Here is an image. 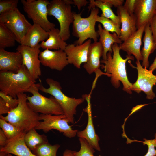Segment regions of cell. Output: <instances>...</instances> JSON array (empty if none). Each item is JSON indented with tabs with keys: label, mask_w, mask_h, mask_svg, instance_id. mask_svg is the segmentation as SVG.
<instances>
[{
	"label": "cell",
	"mask_w": 156,
	"mask_h": 156,
	"mask_svg": "<svg viewBox=\"0 0 156 156\" xmlns=\"http://www.w3.org/2000/svg\"><path fill=\"white\" fill-rule=\"evenodd\" d=\"M113 55L108 52L107 54V59L101 61L104 64H101V67L105 73L110 75V82L113 86L117 88L120 86V81L122 83L123 90L129 94L132 93L131 88L132 85L127 77L126 63L129 60H133V56L127 55L125 59H123L120 53L119 46L114 43L112 46Z\"/></svg>",
	"instance_id": "cell-1"
},
{
	"label": "cell",
	"mask_w": 156,
	"mask_h": 156,
	"mask_svg": "<svg viewBox=\"0 0 156 156\" xmlns=\"http://www.w3.org/2000/svg\"><path fill=\"white\" fill-rule=\"evenodd\" d=\"M27 96L24 93L18 94V104L5 116L0 118L14 126L21 132L25 133L35 127L40 122L39 114L32 110L27 104Z\"/></svg>",
	"instance_id": "cell-2"
},
{
	"label": "cell",
	"mask_w": 156,
	"mask_h": 156,
	"mask_svg": "<svg viewBox=\"0 0 156 156\" xmlns=\"http://www.w3.org/2000/svg\"><path fill=\"white\" fill-rule=\"evenodd\" d=\"M35 82L23 64L16 73L0 71V91L14 98L19 94L27 92Z\"/></svg>",
	"instance_id": "cell-3"
},
{
	"label": "cell",
	"mask_w": 156,
	"mask_h": 156,
	"mask_svg": "<svg viewBox=\"0 0 156 156\" xmlns=\"http://www.w3.org/2000/svg\"><path fill=\"white\" fill-rule=\"evenodd\" d=\"M46 81L49 88H45L40 83L39 90L53 96L62 108L69 123H73L77 107L84 102L85 99L83 97L75 99L66 96L62 92L60 82L51 78H47Z\"/></svg>",
	"instance_id": "cell-4"
},
{
	"label": "cell",
	"mask_w": 156,
	"mask_h": 156,
	"mask_svg": "<svg viewBox=\"0 0 156 156\" xmlns=\"http://www.w3.org/2000/svg\"><path fill=\"white\" fill-rule=\"evenodd\" d=\"M98 8L91 10L90 15L86 18L81 16V12L77 14L73 12L74 21L73 23L72 35L78 38L74 44L75 45L83 44L88 38L92 39L94 42H97L99 35L95 29L96 18L98 15Z\"/></svg>",
	"instance_id": "cell-5"
},
{
	"label": "cell",
	"mask_w": 156,
	"mask_h": 156,
	"mask_svg": "<svg viewBox=\"0 0 156 156\" xmlns=\"http://www.w3.org/2000/svg\"><path fill=\"white\" fill-rule=\"evenodd\" d=\"M71 5L69 0H52L47 6L48 15L54 16L58 21L60 35L65 41L70 38V26L74 21Z\"/></svg>",
	"instance_id": "cell-6"
},
{
	"label": "cell",
	"mask_w": 156,
	"mask_h": 156,
	"mask_svg": "<svg viewBox=\"0 0 156 156\" xmlns=\"http://www.w3.org/2000/svg\"><path fill=\"white\" fill-rule=\"evenodd\" d=\"M39 83L35 84L27 92L32 94L27 96V104L34 111L41 114L58 115L64 114V112L56 99L51 96L49 98L42 95L38 91Z\"/></svg>",
	"instance_id": "cell-7"
},
{
	"label": "cell",
	"mask_w": 156,
	"mask_h": 156,
	"mask_svg": "<svg viewBox=\"0 0 156 156\" xmlns=\"http://www.w3.org/2000/svg\"><path fill=\"white\" fill-rule=\"evenodd\" d=\"M23 9L27 16L33 23L40 25L49 32L55 28V24L49 21L47 18V6L50 2L47 0H21Z\"/></svg>",
	"instance_id": "cell-8"
},
{
	"label": "cell",
	"mask_w": 156,
	"mask_h": 156,
	"mask_svg": "<svg viewBox=\"0 0 156 156\" xmlns=\"http://www.w3.org/2000/svg\"><path fill=\"white\" fill-rule=\"evenodd\" d=\"M0 23L16 35L17 42L22 45L25 36L32 25L18 8L0 15Z\"/></svg>",
	"instance_id": "cell-9"
},
{
	"label": "cell",
	"mask_w": 156,
	"mask_h": 156,
	"mask_svg": "<svg viewBox=\"0 0 156 156\" xmlns=\"http://www.w3.org/2000/svg\"><path fill=\"white\" fill-rule=\"evenodd\" d=\"M40 121L35 127L36 130H42L45 133L52 129H55L63 133L65 136L71 138L75 137L78 132L73 130L68 124L69 122L64 114L53 115L50 114H39Z\"/></svg>",
	"instance_id": "cell-10"
},
{
	"label": "cell",
	"mask_w": 156,
	"mask_h": 156,
	"mask_svg": "<svg viewBox=\"0 0 156 156\" xmlns=\"http://www.w3.org/2000/svg\"><path fill=\"white\" fill-rule=\"evenodd\" d=\"M40 48L39 44L33 47L20 44L16 49L22 55L23 64L26 67L35 82L41 75V62L39 58Z\"/></svg>",
	"instance_id": "cell-11"
},
{
	"label": "cell",
	"mask_w": 156,
	"mask_h": 156,
	"mask_svg": "<svg viewBox=\"0 0 156 156\" xmlns=\"http://www.w3.org/2000/svg\"><path fill=\"white\" fill-rule=\"evenodd\" d=\"M131 66L137 69L138 76L136 81L132 84L131 89L139 93L144 92L146 95V98L149 99H153L155 95L153 91V87L156 83V75L153 73L151 70L143 68L140 64V61L136 60V67Z\"/></svg>",
	"instance_id": "cell-12"
},
{
	"label": "cell",
	"mask_w": 156,
	"mask_h": 156,
	"mask_svg": "<svg viewBox=\"0 0 156 156\" xmlns=\"http://www.w3.org/2000/svg\"><path fill=\"white\" fill-rule=\"evenodd\" d=\"M39 58L41 64L51 69L61 71L69 64L66 53L61 50L45 49L40 51Z\"/></svg>",
	"instance_id": "cell-13"
},
{
	"label": "cell",
	"mask_w": 156,
	"mask_h": 156,
	"mask_svg": "<svg viewBox=\"0 0 156 156\" xmlns=\"http://www.w3.org/2000/svg\"><path fill=\"white\" fill-rule=\"evenodd\" d=\"M103 52V47L99 42H94L90 44L87 61L84 63L83 66L89 74L95 72L96 77H98L102 75H105L110 77V74L103 73L100 69L101 66L100 59L102 56Z\"/></svg>",
	"instance_id": "cell-14"
},
{
	"label": "cell",
	"mask_w": 156,
	"mask_h": 156,
	"mask_svg": "<svg viewBox=\"0 0 156 156\" xmlns=\"http://www.w3.org/2000/svg\"><path fill=\"white\" fill-rule=\"evenodd\" d=\"M91 43V39H89L81 44H68L64 51L69 64L80 69L82 64L87 61L88 50Z\"/></svg>",
	"instance_id": "cell-15"
},
{
	"label": "cell",
	"mask_w": 156,
	"mask_h": 156,
	"mask_svg": "<svg viewBox=\"0 0 156 156\" xmlns=\"http://www.w3.org/2000/svg\"><path fill=\"white\" fill-rule=\"evenodd\" d=\"M87 102L86 107L84 109L88 114V120L86 128L83 131H78L77 133L79 138L85 139L89 144L95 149L101 150L99 142L100 139L96 133L93 124L90 94L84 95L83 97Z\"/></svg>",
	"instance_id": "cell-16"
},
{
	"label": "cell",
	"mask_w": 156,
	"mask_h": 156,
	"mask_svg": "<svg viewBox=\"0 0 156 156\" xmlns=\"http://www.w3.org/2000/svg\"><path fill=\"white\" fill-rule=\"evenodd\" d=\"M26 133L21 132L14 138L8 140L5 146L0 148V156L8 154L17 156H36L25 143L24 136Z\"/></svg>",
	"instance_id": "cell-17"
},
{
	"label": "cell",
	"mask_w": 156,
	"mask_h": 156,
	"mask_svg": "<svg viewBox=\"0 0 156 156\" xmlns=\"http://www.w3.org/2000/svg\"><path fill=\"white\" fill-rule=\"evenodd\" d=\"M156 10V0H137L134 12L137 29L150 23Z\"/></svg>",
	"instance_id": "cell-18"
},
{
	"label": "cell",
	"mask_w": 156,
	"mask_h": 156,
	"mask_svg": "<svg viewBox=\"0 0 156 156\" xmlns=\"http://www.w3.org/2000/svg\"><path fill=\"white\" fill-rule=\"evenodd\" d=\"M146 25L141 26L119 46L120 50L125 51L129 56L133 55L137 60L140 61L142 60L140 47L142 44V38Z\"/></svg>",
	"instance_id": "cell-19"
},
{
	"label": "cell",
	"mask_w": 156,
	"mask_h": 156,
	"mask_svg": "<svg viewBox=\"0 0 156 156\" xmlns=\"http://www.w3.org/2000/svg\"><path fill=\"white\" fill-rule=\"evenodd\" d=\"M22 64V57L19 51L9 52L0 48V71L16 73Z\"/></svg>",
	"instance_id": "cell-20"
},
{
	"label": "cell",
	"mask_w": 156,
	"mask_h": 156,
	"mask_svg": "<svg viewBox=\"0 0 156 156\" xmlns=\"http://www.w3.org/2000/svg\"><path fill=\"white\" fill-rule=\"evenodd\" d=\"M116 13L120 18L121 25L120 38L123 42L137 30L136 18L134 14H129L123 5L117 8Z\"/></svg>",
	"instance_id": "cell-21"
},
{
	"label": "cell",
	"mask_w": 156,
	"mask_h": 156,
	"mask_svg": "<svg viewBox=\"0 0 156 156\" xmlns=\"http://www.w3.org/2000/svg\"><path fill=\"white\" fill-rule=\"evenodd\" d=\"M97 32L99 36V42L102 45L103 49V60L107 59V54L108 52L113 53L112 46L114 43L120 44L122 43L120 37L115 33L110 34L102 27L101 24L98 25Z\"/></svg>",
	"instance_id": "cell-22"
},
{
	"label": "cell",
	"mask_w": 156,
	"mask_h": 156,
	"mask_svg": "<svg viewBox=\"0 0 156 156\" xmlns=\"http://www.w3.org/2000/svg\"><path fill=\"white\" fill-rule=\"evenodd\" d=\"M48 32L40 25L33 23L28 29L24 39L22 45L35 47L40 42L44 41L49 38Z\"/></svg>",
	"instance_id": "cell-23"
},
{
	"label": "cell",
	"mask_w": 156,
	"mask_h": 156,
	"mask_svg": "<svg viewBox=\"0 0 156 156\" xmlns=\"http://www.w3.org/2000/svg\"><path fill=\"white\" fill-rule=\"evenodd\" d=\"M144 32L142 40L144 46L140 52L142 57V66L144 68H147L149 66V56L156 49V44L153 38L150 23L146 25Z\"/></svg>",
	"instance_id": "cell-24"
},
{
	"label": "cell",
	"mask_w": 156,
	"mask_h": 156,
	"mask_svg": "<svg viewBox=\"0 0 156 156\" xmlns=\"http://www.w3.org/2000/svg\"><path fill=\"white\" fill-rule=\"evenodd\" d=\"M60 32V29L55 28L49 31L48 38L45 41L41 42L40 44V47L45 49L64 51L68 44L62 38Z\"/></svg>",
	"instance_id": "cell-25"
},
{
	"label": "cell",
	"mask_w": 156,
	"mask_h": 156,
	"mask_svg": "<svg viewBox=\"0 0 156 156\" xmlns=\"http://www.w3.org/2000/svg\"><path fill=\"white\" fill-rule=\"evenodd\" d=\"M113 5L106 0H90V4L88 7L89 10L96 7L100 8L102 13L101 16L112 20L120 26L121 22L119 17L116 15L111 9Z\"/></svg>",
	"instance_id": "cell-26"
},
{
	"label": "cell",
	"mask_w": 156,
	"mask_h": 156,
	"mask_svg": "<svg viewBox=\"0 0 156 156\" xmlns=\"http://www.w3.org/2000/svg\"><path fill=\"white\" fill-rule=\"evenodd\" d=\"M24 140L27 146L32 151L37 146L48 142L47 136L44 134H39L35 128L31 129L25 134Z\"/></svg>",
	"instance_id": "cell-27"
},
{
	"label": "cell",
	"mask_w": 156,
	"mask_h": 156,
	"mask_svg": "<svg viewBox=\"0 0 156 156\" xmlns=\"http://www.w3.org/2000/svg\"><path fill=\"white\" fill-rule=\"evenodd\" d=\"M17 39L15 34L0 23V48L14 47Z\"/></svg>",
	"instance_id": "cell-28"
},
{
	"label": "cell",
	"mask_w": 156,
	"mask_h": 156,
	"mask_svg": "<svg viewBox=\"0 0 156 156\" xmlns=\"http://www.w3.org/2000/svg\"><path fill=\"white\" fill-rule=\"evenodd\" d=\"M60 146L58 144L52 145L47 142L37 146L32 152L36 156H57Z\"/></svg>",
	"instance_id": "cell-29"
},
{
	"label": "cell",
	"mask_w": 156,
	"mask_h": 156,
	"mask_svg": "<svg viewBox=\"0 0 156 156\" xmlns=\"http://www.w3.org/2000/svg\"><path fill=\"white\" fill-rule=\"evenodd\" d=\"M96 21L102 25L104 29L109 32L115 33L120 37L121 33L120 26L112 20L98 15L96 18Z\"/></svg>",
	"instance_id": "cell-30"
},
{
	"label": "cell",
	"mask_w": 156,
	"mask_h": 156,
	"mask_svg": "<svg viewBox=\"0 0 156 156\" xmlns=\"http://www.w3.org/2000/svg\"><path fill=\"white\" fill-rule=\"evenodd\" d=\"M80 148L78 151H73L74 156H94V149L84 138H79Z\"/></svg>",
	"instance_id": "cell-31"
},
{
	"label": "cell",
	"mask_w": 156,
	"mask_h": 156,
	"mask_svg": "<svg viewBox=\"0 0 156 156\" xmlns=\"http://www.w3.org/2000/svg\"><path fill=\"white\" fill-rule=\"evenodd\" d=\"M0 126L8 140L14 138L21 132L14 126L1 118Z\"/></svg>",
	"instance_id": "cell-32"
},
{
	"label": "cell",
	"mask_w": 156,
	"mask_h": 156,
	"mask_svg": "<svg viewBox=\"0 0 156 156\" xmlns=\"http://www.w3.org/2000/svg\"><path fill=\"white\" fill-rule=\"evenodd\" d=\"M18 2V0H0V14L17 8Z\"/></svg>",
	"instance_id": "cell-33"
},
{
	"label": "cell",
	"mask_w": 156,
	"mask_h": 156,
	"mask_svg": "<svg viewBox=\"0 0 156 156\" xmlns=\"http://www.w3.org/2000/svg\"><path fill=\"white\" fill-rule=\"evenodd\" d=\"M0 97L3 99L7 104L11 110L15 108L18 105L19 101L17 98H14L1 91H0Z\"/></svg>",
	"instance_id": "cell-34"
},
{
	"label": "cell",
	"mask_w": 156,
	"mask_h": 156,
	"mask_svg": "<svg viewBox=\"0 0 156 156\" xmlns=\"http://www.w3.org/2000/svg\"><path fill=\"white\" fill-rule=\"evenodd\" d=\"M137 1V0H126L123 5L126 11L131 15L134 14Z\"/></svg>",
	"instance_id": "cell-35"
},
{
	"label": "cell",
	"mask_w": 156,
	"mask_h": 156,
	"mask_svg": "<svg viewBox=\"0 0 156 156\" xmlns=\"http://www.w3.org/2000/svg\"><path fill=\"white\" fill-rule=\"evenodd\" d=\"M155 138L153 139L147 140L144 138L143 139V140H144V141H140L135 140H132L129 139L127 136H126V138L127 139V141L126 142L127 144L133 142H142L143 144L144 145L145 144H146L147 145H150L153 147L156 148V133L155 134Z\"/></svg>",
	"instance_id": "cell-36"
},
{
	"label": "cell",
	"mask_w": 156,
	"mask_h": 156,
	"mask_svg": "<svg viewBox=\"0 0 156 156\" xmlns=\"http://www.w3.org/2000/svg\"><path fill=\"white\" fill-rule=\"evenodd\" d=\"M11 110L9 106L3 99L0 97V116L8 114Z\"/></svg>",
	"instance_id": "cell-37"
},
{
	"label": "cell",
	"mask_w": 156,
	"mask_h": 156,
	"mask_svg": "<svg viewBox=\"0 0 156 156\" xmlns=\"http://www.w3.org/2000/svg\"><path fill=\"white\" fill-rule=\"evenodd\" d=\"M154 41L156 44V15H155L150 23Z\"/></svg>",
	"instance_id": "cell-38"
},
{
	"label": "cell",
	"mask_w": 156,
	"mask_h": 156,
	"mask_svg": "<svg viewBox=\"0 0 156 156\" xmlns=\"http://www.w3.org/2000/svg\"><path fill=\"white\" fill-rule=\"evenodd\" d=\"M88 3L86 0H71V4L76 6L79 11H80L81 7L86 6Z\"/></svg>",
	"instance_id": "cell-39"
},
{
	"label": "cell",
	"mask_w": 156,
	"mask_h": 156,
	"mask_svg": "<svg viewBox=\"0 0 156 156\" xmlns=\"http://www.w3.org/2000/svg\"><path fill=\"white\" fill-rule=\"evenodd\" d=\"M8 139L5 134L3 130L0 129V147H3L6 144Z\"/></svg>",
	"instance_id": "cell-40"
},
{
	"label": "cell",
	"mask_w": 156,
	"mask_h": 156,
	"mask_svg": "<svg viewBox=\"0 0 156 156\" xmlns=\"http://www.w3.org/2000/svg\"><path fill=\"white\" fill-rule=\"evenodd\" d=\"M106 1L111 3L113 6L117 8L123 5L124 2L123 0H106Z\"/></svg>",
	"instance_id": "cell-41"
},
{
	"label": "cell",
	"mask_w": 156,
	"mask_h": 156,
	"mask_svg": "<svg viewBox=\"0 0 156 156\" xmlns=\"http://www.w3.org/2000/svg\"><path fill=\"white\" fill-rule=\"evenodd\" d=\"M148 151L144 156H156V149L148 147Z\"/></svg>",
	"instance_id": "cell-42"
},
{
	"label": "cell",
	"mask_w": 156,
	"mask_h": 156,
	"mask_svg": "<svg viewBox=\"0 0 156 156\" xmlns=\"http://www.w3.org/2000/svg\"><path fill=\"white\" fill-rule=\"evenodd\" d=\"M147 105V104H143V105H138L137 106H135V107H133L132 110H131V112L130 114L129 115L128 117H127V118L125 120V121L124 123H125V122L126 120V119H127L128 117L131 115L132 114H133V113L137 111L138 110L141 109V108H142L145 105Z\"/></svg>",
	"instance_id": "cell-43"
},
{
	"label": "cell",
	"mask_w": 156,
	"mask_h": 156,
	"mask_svg": "<svg viewBox=\"0 0 156 156\" xmlns=\"http://www.w3.org/2000/svg\"><path fill=\"white\" fill-rule=\"evenodd\" d=\"M63 156H74L73 151L69 149H66L63 153Z\"/></svg>",
	"instance_id": "cell-44"
},
{
	"label": "cell",
	"mask_w": 156,
	"mask_h": 156,
	"mask_svg": "<svg viewBox=\"0 0 156 156\" xmlns=\"http://www.w3.org/2000/svg\"><path fill=\"white\" fill-rule=\"evenodd\" d=\"M156 69V57L155 59L153 62L150 66L149 70L153 72Z\"/></svg>",
	"instance_id": "cell-45"
},
{
	"label": "cell",
	"mask_w": 156,
	"mask_h": 156,
	"mask_svg": "<svg viewBox=\"0 0 156 156\" xmlns=\"http://www.w3.org/2000/svg\"><path fill=\"white\" fill-rule=\"evenodd\" d=\"M4 156H13L11 154H8Z\"/></svg>",
	"instance_id": "cell-46"
},
{
	"label": "cell",
	"mask_w": 156,
	"mask_h": 156,
	"mask_svg": "<svg viewBox=\"0 0 156 156\" xmlns=\"http://www.w3.org/2000/svg\"><path fill=\"white\" fill-rule=\"evenodd\" d=\"M155 14L156 15V10L155 11Z\"/></svg>",
	"instance_id": "cell-47"
}]
</instances>
